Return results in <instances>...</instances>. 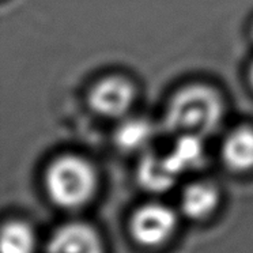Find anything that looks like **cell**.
<instances>
[{
    "mask_svg": "<svg viewBox=\"0 0 253 253\" xmlns=\"http://www.w3.org/2000/svg\"><path fill=\"white\" fill-rule=\"evenodd\" d=\"M223 116V101L215 88L198 83L180 88L165 112L166 131L174 135L206 136L214 132Z\"/></svg>",
    "mask_w": 253,
    "mask_h": 253,
    "instance_id": "obj_1",
    "label": "cell"
},
{
    "mask_svg": "<svg viewBox=\"0 0 253 253\" xmlns=\"http://www.w3.org/2000/svg\"><path fill=\"white\" fill-rule=\"evenodd\" d=\"M98 176L81 155H61L50 162L45 173V187L52 202L64 209L86 204L97 191Z\"/></svg>",
    "mask_w": 253,
    "mask_h": 253,
    "instance_id": "obj_2",
    "label": "cell"
},
{
    "mask_svg": "<svg viewBox=\"0 0 253 253\" xmlns=\"http://www.w3.org/2000/svg\"><path fill=\"white\" fill-rule=\"evenodd\" d=\"M136 97L133 83L120 75L102 78L88 94V104L95 113L104 117L119 119L132 108Z\"/></svg>",
    "mask_w": 253,
    "mask_h": 253,
    "instance_id": "obj_3",
    "label": "cell"
},
{
    "mask_svg": "<svg viewBox=\"0 0 253 253\" xmlns=\"http://www.w3.org/2000/svg\"><path fill=\"white\" fill-rule=\"evenodd\" d=\"M176 227V214L168 206L146 204L133 214L131 231L133 238L147 247L166 241Z\"/></svg>",
    "mask_w": 253,
    "mask_h": 253,
    "instance_id": "obj_4",
    "label": "cell"
},
{
    "mask_svg": "<svg viewBox=\"0 0 253 253\" xmlns=\"http://www.w3.org/2000/svg\"><path fill=\"white\" fill-rule=\"evenodd\" d=\"M48 253H102L97 233L84 223L61 226L50 238Z\"/></svg>",
    "mask_w": 253,
    "mask_h": 253,
    "instance_id": "obj_5",
    "label": "cell"
},
{
    "mask_svg": "<svg viewBox=\"0 0 253 253\" xmlns=\"http://www.w3.org/2000/svg\"><path fill=\"white\" fill-rule=\"evenodd\" d=\"M180 176L168 154L158 155L147 153L140 160L138 168V181L146 191L154 193L170 189Z\"/></svg>",
    "mask_w": 253,
    "mask_h": 253,
    "instance_id": "obj_6",
    "label": "cell"
},
{
    "mask_svg": "<svg viewBox=\"0 0 253 253\" xmlns=\"http://www.w3.org/2000/svg\"><path fill=\"white\" fill-rule=\"evenodd\" d=\"M222 160L231 170L253 169V128H236L226 136L222 144Z\"/></svg>",
    "mask_w": 253,
    "mask_h": 253,
    "instance_id": "obj_7",
    "label": "cell"
},
{
    "mask_svg": "<svg viewBox=\"0 0 253 253\" xmlns=\"http://www.w3.org/2000/svg\"><path fill=\"white\" fill-rule=\"evenodd\" d=\"M219 192L210 182H193L181 195V211L192 219H202L218 206Z\"/></svg>",
    "mask_w": 253,
    "mask_h": 253,
    "instance_id": "obj_8",
    "label": "cell"
},
{
    "mask_svg": "<svg viewBox=\"0 0 253 253\" xmlns=\"http://www.w3.org/2000/svg\"><path fill=\"white\" fill-rule=\"evenodd\" d=\"M204 155L203 138L196 135H177L176 143L168 153L169 160L180 174L200 168Z\"/></svg>",
    "mask_w": 253,
    "mask_h": 253,
    "instance_id": "obj_9",
    "label": "cell"
},
{
    "mask_svg": "<svg viewBox=\"0 0 253 253\" xmlns=\"http://www.w3.org/2000/svg\"><path fill=\"white\" fill-rule=\"evenodd\" d=\"M154 126L144 119H128L117 126L116 144L124 151H142L154 139Z\"/></svg>",
    "mask_w": 253,
    "mask_h": 253,
    "instance_id": "obj_10",
    "label": "cell"
},
{
    "mask_svg": "<svg viewBox=\"0 0 253 253\" xmlns=\"http://www.w3.org/2000/svg\"><path fill=\"white\" fill-rule=\"evenodd\" d=\"M34 234L23 222H10L1 231V253H32Z\"/></svg>",
    "mask_w": 253,
    "mask_h": 253,
    "instance_id": "obj_11",
    "label": "cell"
},
{
    "mask_svg": "<svg viewBox=\"0 0 253 253\" xmlns=\"http://www.w3.org/2000/svg\"><path fill=\"white\" fill-rule=\"evenodd\" d=\"M249 79H251V83H252V86H253V64H252V68H251V72H249Z\"/></svg>",
    "mask_w": 253,
    "mask_h": 253,
    "instance_id": "obj_12",
    "label": "cell"
}]
</instances>
